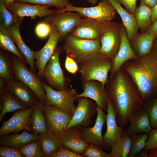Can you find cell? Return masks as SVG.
Here are the masks:
<instances>
[{
    "instance_id": "6da1fadb",
    "label": "cell",
    "mask_w": 157,
    "mask_h": 157,
    "mask_svg": "<svg viewBox=\"0 0 157 157\" xmlns=\"http://www.w3.org/2000/svg\"><path fill=\"white\" fill-rule=\"evenodd\" d=\"M106 88L117 113V123L126 126L133 113L143 108L144 104L135 84L122 67L110 76Z\"/></svg>"
},
{
    "instance_id": "7a4b0ae2",
    "label": "cell",
    "mask_w": 157,
    "mask_h": 157,
    "mask_svg": "<svg viewBox=\"0 0 157 157\" xmlns=\"http://www.w3.org/2000/svg\"><path fill=\"white\" fill-rule=\"evenodd\" d=\"M131 77L144 103L157 92V49L137 60L131 59L121 67Z\"/></svg>"
},
{
    "instance_id": "3957f363",
    "label": "cell",
    "mask_w": 157,
    "mask_h": 157,
    "mask_svg": "<svg viewBox=\"0 0 157 157\" xmlns=\"http://www.w3.org/2000/svg\"><path fill=\"white\" fill-rule=\"evenodd\" d=\"M77 63L83 83L95 80L104 85L107 84L108 73L112 66V59L101 53H95L85 57Z\"/></svg>"
},
{
    "instance_id": "277c9868",
    "label": "cell",
    "mask_w": 157,
    "mask_h": 157,
    "mask_svg": "<svg viewBox=\"0 0 157 157\" xmlns=\"http://www.w3.org/2000/svg\"><path fill=\"white\" fill-rule=\"evenodd\" d=\"M11 66L15 77L27 86L44 105L47 104L46 94L44 84L33 72L28 69L24 62L18 58H13Z\"/></svg>"
},
{
    "instance_id": "5b68a950",
    "label": "cell",
    "mask_w": 157,
    "mask_h": 157,
    "mask_svg": "<svg viewBox=\"0 0 157 157\" xmlns=\"http://www.w3.org/2000/svg\"><path fill=\"white\" fill-rule=\"evenodd\" d=\"M63 49L78 63L92 54L100 53V39L89 40L78 38L68 34L64 38Z\"/></svg>"
},
{
    "instance_id": "8992f818",
    "label": "cell",
    "mask_w": 157,
    "mask_h": 157,
    "mask_svg": "<svg viewBox=\"0 0 157 157\" xmlns=\"http://www.w3.org/2000/svg\"><path fill=\"white\" fill-rule=\"evenodd\" d=\"M43 86L46 94V105H54L72 116L76 108L74 102L78 94L76 90L67 87L58 90L46 84Z\"/></svg>"
},
{
    "instance_id": "52a82bcc",
    "label": "cell",
    "mask_w": 157,
    "mask_h": 157,
    "mask_svg": "<svg viewBox=\"0 0 157 157\" xmlns=\"http://www.w3.org/2000/svg\"><path fill=\"white\" fill-rule=\"evenodd\" d=\"M56 11V13L66 11L76 12L83 16L101 22L112 21L117 13L114 8L107 0H103L97 5L88 7L76 6L70 3L64 8Z\"/></svg>"
},
{
    "instance_id": "ba28073f",
    "label": "cell",
    "mask_w": 157,
    "mask_h": 157,
    "mask_svg": "<svg viewBox=\"0 0 157 157\" xmlns=\"http://www.w3.org/2000/svg\"><path fill=\"white\" fill-rule=\"evenodd\" d=\"M104 28L100 38V53L111 59L118 51L121 42V25L115 22H104Z\"/></svg>"
},
{
    "instance_id": "9c48e42d",
    "label": "cell",
    "mask_w": 157,
    "mask_h": 157,
    "mask_svg": "<svg viewBox=\"0 0 157 157\" xmlns=\"http://www.w3.org/2000/svg\"><path fill=\"white\" fill-rule=\"evenodd\" d=\"M76 99L78 104L75 111L64 130L75 126H89L92 123L93 116L97 113V105L94 100L84 97Z\"/></svg>"
},
{
    "instance_id": "30bf717a",
    "label": "cell",
    "mask_w": 157,
    "mask_h": 157,
    "mask_svg": "<svg viewBox=\"0 0 157 157\" xmlns=\"http://www.w3.org/2000/svg\"><path fill=\"white\" fill-rule=\"evenodd\" d=\"M83 16L74 11L56 13L46 17L44 21L54 26L60 39H64L78 24Z\"/></svg>"
},
{
    "instance_id": "8fae6325",
    "label": "cell",
    "mask_w": 157,
    "mask_h": 157,
    "mask_svg": "<svg viewBox=\"0 0 157 157\" xmlns=\"http://www.w3.org/2000/svg\"><path fill=\"white\" fill-rule=\"evenodd\" d=\"M60 53V50L56 47L45 67L43 76L49 85L58 90L67 88L66 79L59 62Z\"/></svg>"
},
{
    "instance_id": "7c38bea8",
    "label": "cell",
    "mask_w": 157,
    "mask_h": 157,
    "mask_svg": "<svg viewBox=\"0 0 157 157\" xmlns=\"http://www.w3.org/2000/svg\"><path fill=\"white\" fill-rule=\"evenodd\" d=\"M104 28V22L83 16L69 34L78 38L95 40L100 39Z\"/></svg>"
},
{
    "instance_id": "4fadbf2b",
    "label": "cell",
    "mask_w": 157,
    "mask_h": 157,
    "mask_svg": "<svg viewBox=\"0 0 157 157\" xmlns=\"http://www.w3.org/2000/svg\"><path fill=\"white\" fill-rule=\"evenodd\" d=\"M33 109L30 108L15 111L10 118L2 123L0 129V136L24 130L33 133L30 116Z\"/></svg>"
},
{
    "instance_id": "5bb4252c",
    "label": "cell",
    "mask_w": 157,
    "mask_h": 157,
    "mask_svg": "<svg viewBox=\"0 0 157 157\" xmlns=\"http://www.w3.org/2000/svg\"><path fill=\"white\" fill-rule=\"evenodd\" d=\"M106 115L107 129L104 136L105 149H111L120 138L124 131V126H118L117 113L111 100L108 97V108Z\"/></svg>"
},
{
    "instance_id": "9a60e30c",
    "label": "cell",
    "mask_w": 157,
    "mask_h": 157,
    "mask_svg": "<svg viewBox=\"0 0 157 157\" xmlns=\"http://www.w3.org/2000/svg\"><path fill=\"white\" fill-rule=\"evenodd\" d=\"M82 127L74 126L57 134L63 146L80 155L84 152L89 144L82 137Z\"/></svg>"
},
{
    "instance_id": "2e32d148",
    "label": "cell",
    "mask_w": 157,
    "mask_h": 157,
    "mask_svg": "<svg viewBox=\"0 0 157 157\" xmlns=\"http://www.w3.org/2000/svg\"><path fill=\"white\" fill-rule=\"evenodd\" d=\"M120 25V44L117 53L112 59L110 76L113 75L127 61L131 59L137 60L140 58L132 49L123 24L121 23Z\"/></svg>"
},
{
    "instance_id": "e0dca14e",
    "label": "cell",
    "mask_w": 157,
    "mask_h": 157,
    "mask_svg": "<svg viewBox=\"0 0 157 157\" xmlns=\"http://www.w3.org/2000/svg\"><path fill=\"white\" fill-rule=\"evenodd\" d=\"M49 5L31 4L14 1L7 8L11 12L20 18L30 16L33 18L47 17L55 14L56 10L50 9Z\"/></svg>"
},
{
    "instance_id": "ac0fdd59",
    "label": "cell",
    "mask_w": 157,
    "mask_h": 157,
    "mask_svg": "<svg viewBox=\"0 0 157 157\" xmlns=\"http://www.w3.org/2000/svg\"><path fill=\"white\" fill-rule=\"evenodd\" d=\"M83 83V91L78 94L77 98L81 97L89 98L94 100L97 106L104 110L107 111L108 96L105 85L100 81L95 80L89 81Z\"/></svg>"
},
{
    "instance_id": "d6986e66",
    "label": "cell",
    "mask_w": 157,
    "mask_h": 157,
    "mask_svg": "<svg viewBox=\"0 0 157 157\" xmlns=\"http://www.w3.org/2000/svg\"><path fill=\"white\" fill-rule=\"evenodd\" d=\"M44 109L48 129L56 135L64 130L72 117L53 105H44Z\"/></svg>"
},
{
    "instance_id": "ffe728a7",
    "label": "cell",
    "mask_w": 157,
    "mask_h": 157,
    "mask_svg": "<svg viewBox=\"0 0 157 157\" xmlns=\"http://www.w3.org/2000/svg\"><path fill=\"white\" fill-rule=\"evenodd\" d=\"M97 117L94 126L92 127H82V138L89 144L97 145L105 149L104 136L102 134L103 127L106 121V115L104 110L97 107Z\"/></svg>"
},
{
    "instance_id": "44dd1931",
    "label": "cell",
    "mask_w": 157,
    "mask_h": 157,
    "mask_svg": "<svg viewBox=\"0 0 157 157\" xmlns=\"http://www.w3.org/2000/svg\"><path fill=\"white\" fill-rule=\"evenodd\" d=\"M52 30L47 42L41 49L35 53L36 66L39 76L41 78L43 77L45 67L53 54L60 40L56 29L52 25Z\"/></svg>"
},
{
    "instance_id": "7402d4cb",
    "label": "cell",
    "mask_w": 157,
    "mask_h": 157,
    "mask_svg": "<svg viewBox=\"0 0 157 157\" xmlns=\"http://www.w3.org/2000/svg\"><path fill=\"white\" fill-rule=\"evenodd\" d=\"M11 92L18 98L28 108H34L40 101L33 91L22 82L13 78L4 87V91Z\"/></svg>"
},
{
    "instance_id": "603a6c76",
    "label": "cell",
    "mask_w": 157,
    "mask_h": 157,
    "mask_svg": "<svg viewBox=\"0 0 157 157\" xmlns=\"http://www.w3.org/2000/svg\"><path fill=\"white\" fill-rule=\"evenodd\" d=\"M22 19L23 18H21L18 21L6 29L20 52L25 56L27 63L30 66L31 70L35 72L34 60L35 52L25 44L20 33L19 28Z\"/></svg>"
},
{
    "instance_id": "cb8c5ba5",
    "label": "cell",
    "mask_w": 157,
    "mask_h": 157,
    "mask_svg": "<svg viewBox=\"0 0 157 157\" xmlns=\"http://www.w3.org/2000/svg\"><path fill=\"white\" fill-rule=\"evenodd\" d=\"M130 124L126 130L128 134L149 133L152 130L149 119L143 108L133 113L130 117Z\"/></svg>"
},
{
    "instance_id": "d4e9b609",
    "label": "cell",
    "mask_w": 157,
    "mask_h": 157,
    "mask_svg": "<svg viewBox=\"0 0 157 157\" xmlns=\"http://www.w3.org/2000/svg\"><path fill=\"white\" fill-rule=\"evenodd\" d=\"M113 5L122 20L130 42L138 34L139 29L134 15L124 8L118 0H107Z\"/></svg>"
},
{
    "instance_id": "484cf974",
    "label": "cell",
    "mask_w": 157,
    "mask_h": 157,
    "mask_svg": "<svg viewBox=\"0 0 157 157\" xmlns=\"http://www.w3.org/2000/svg\"><path fill=\"white\" fill-rule=\"evenodd\" d=\"M40 135L24 130L21 133L7 134L0 136V144L20 149L29 142L39 140Z\"/></svg>"
},
{
    "instance_id": "4316f807",
    "label": "cell",
    "mask_w": 157,
    "mask_h": 157,
    "mask_svg": "<svg viewBox=\"0 0 157 157\" xmlns=\"http://www.w3.org/2000/svg\"><path fill=\"white\" fill-rule=\"evenodd\" d=\"M44 105L39 101L33 108L30 116L33 133L40 135L48 131L44 112Z\"/></svg>"
},
{
    "instance_id": "83f0119b",
    "label": "cell",
    "mask_w": 157,
    "mask_h": 157,
    "mask_svg": "<svg viewBox=\"0 0 157 157\" xmlns=\"http://www.w3.org/2000/svg\"><path fill=\"white\" fill-rule=\"evenodd\" d=\"M39 140L43 157H50L62 145L57 135L49 130L41 135Z\"/></svg>"
},
{
    "instance_id": "f1b7e54d",
    "label": "cell",
    "mask_w": 157,
    "mask_h": 157,
    "mask_svg": "<svg viewBox=\"0 0 157 157\" xmlns=\"http://www.w3.org/2000/svg\"><path fill=\"white\" fill-rule=\"evenodd\" d=\"M157 36L154 33H145L137 34L133 38V45L136 53L141 57L151 51L153 41Z\"/></svg>"
},
{
    "instance_id": "f546056e",
    "label": "cell",
    "mask_w": 157,
    "mask_h": 157,
    "mask_svg": "<svg viewBox=\"0 0 157 157\" xmlns=\"http://www.w3.org/2000/svg\"><path fill=\"white\" fill-rule=\"evenodd\" d=\"M3 101L0 113V121L7 113L12 112L19 109L28 108L18 98L11 92L5 91L1 95Z\"/></svg>"
},
{
    "instance_id": "4dcf8cb0",
    "label": "cell",
    "mask_w": 157,
    "mask_h": 157,
    "mask_svg": "<svg viewBox=\"0 0 157 157\" xmlns=\"http://www.w3.org/2000/svg\"><path fill=\"white\" fill-rule=\"evenodd\" d=\"M152 8L140 3L134 13L138 26L142 33H146L151 26Z\"/></svg>"
},
{
    "instance_id": "1f68e13d",
    "label": "cell",
    "mask_w": 157,
    "mask_h": 157,
    "mask_svg": "<svg viewBox=\"0 0 157 157\" xmlns=\"http://www.w3.org/2000/svg\"><path fill=\"white\" fill-rule=\"evenodd\" d=\"M130 147V136L126 130L120 138L111 147L110 153L113 157H128Z\"/></svg>"
},
{
    "instance_id": "d6a6232c",
    "label": "cell",
    "mask_w": 157,
    "mask_h": 157,
    "mask_svg": "<svg viewBox=\"0 0 157 157\" xmlns=\"http://www.w3.org/2000/svg\"><path fill=\"white\" fill-rule=\"evenodd\" d=\"M6 28L0 26V46L1 49L12 52L24 62V58Z\"/></svg>"
},
{
    "instance_id": "836d02e7",
    "label": "cell",
    "mask_w": 157,
    "mask_h": 157,
    "mask_svg": "<svg viewBox=\"0 0 157 157\" xmlns=\"http://www.w3.org/2000/svg\"><path fill=\"white\" fill-rule=\"evenodd\" d=\"M149 133H136L130 135L131 147L128 157L137 156L145 147Z\"/></svg>"
},
{
    "instance_id": "e575fe53",
    "label": "cell",
    "mask_w": 157,
    "mask_h": 157,
    "mask_svg": "<svg viewBox=\"0 0 157 157\" xmlns=\"http://www.w3.org/2000/svg\"><path fill=\"white\" fill-rule=\"evenodd\" d=\"M0 15L1 26L6 28L9 27L18 21L21 18L8 9L3 0H0Z\"/></svg>"
},
{
    "instance_id": "d590c367",
    "label": "cell",
    "mask_w": 157,
    "mask_h": 157,
    "mask_svg": "<svg viewBox=\"0 0 157 157\" xmlns=\"http://www.w3.org/2000/svg\"><path fill=\"white\" fill-rule=\"evenodd\" d=\"M20 150L24 157H43L39 140L29 142Z\"/></svg>"
},
{
    "instance_id": "8d00e7d4",
    "label": "cell",
    "mask_w": 157,
    "mask_h": 157,
    "mask_svg": "<svg viewBox=\"0 0 157 157\" xmlns=\"http://www.w3.org/2000/svg\"><path fill=\"white\" fill-rule=\"evenodd\" d=\"M22 3L49 5L54 6L57 10L62 9L70 4L69 0H15Z\"/></svg>"
},
{
    "instance_id": "74e56055",
    "label": "cell",
    "mask_w": 157,
    "mask_h": 157,
    "mask_svg": "<svg viewBox=\"0 0 157 157\" xmlns=\"http://www.w3.org/2000/svg\"><path fill=\"white\" fill-rule=\"evenodd\" d=\"M101 148L97 145L89 144L86 149L81 155L83 157H113L110 153H106Z\"/></svg>"
},
{
    "instance_id": "f35d334b",
    "label": "cell",
    "mask_w": 157,
    "mask_h": 157,
    "mask_svg": "<svg viewBox=\"0 0 157 157\" xmlns=\"http://www.w3.org/2000/svg\"><path fill=\"white\" fill-rule=\"evenodd\" d=\"M143 108L145 110L149 119L153 129L157 128V98L151 103L144 105Z\"/></svg>"
},
{
    "instance_id": "ab89813d",
    "label": "cell",
    "mask_w": 157,
    "mask_h": 157,
    "mask_svg": "<svg viewBox=\"0 0 157 157\" xmlns=\"http://www.w3.org/2000/svg\"><path fill=\"white\" fill-rule=\"evenodd\" d=\"M0 76L7 82L13 79L8 61L4 55L1 52L0 54Z\"/></svg>"
},
{
    "instance_id": "60d3db41",
    "label": "cell",
    "mask_w": 157,
    "mask_h": 157,
    "mask_svg": "<svg viewBox=\"0 0 157 157\" xmlns=\"http://www.w3.org/2000/svg\"><path fill=\"white\" fill-rule=\"evenodd\" d=\"M52 28L51 25L44 21L39 23L36 25L35 28V32L38 37L44 38L49 36Z\"/></svg>"
},
{
    "instance_id": "b9f144b4",
    "label": "cell",
    "mask_w": 157,
    "mask_h": 157,
    "mask_svg": "<svg viewBox=\"0 0 157 157\" xmlns=\"http://www.w3.org/2000/svg\"><path fill=\"white\" fill-rule=\"evenodd\" d=\"M0 157H24L19 149L5 145L0 147Z\"/></svg>"
},
{
    "instance_id": "7bdbcfd3",
    "label": "cell",
    "mask_w": 157,
    "mask_h": 157,
    "mask_svg": "<svg viewBox=\"0 0 157 157\" xmlns=\"http://www.w3.org/2000/svg\"><path fill=\"white\" fill-rule=\"evenodd\" d=\"M151 149H157V128L153 129L149 133L146 145L142 150L148 152Z\"/></svg>"
},
{
    "instance_id": "ee69618b",
    "label": "cell",
    "mask_w": 157,
    "mask_h": 157,
    "mask_svg": "<svg viewBox=\"0 0 157 157\" xmlns=\"http://www.w3.org/2000/svg\"><path fill=\"white\" fill-rule=\"evenodd\" d=\"M50 157H83L68 148L62 145L59 151L52 155Z\"/></svg>"
},
{
    "instance_id": "f6af8a7d",
    "label": "cell",
    "mask_w": 157,
    "mask_h": 157,
    "mask_svg": "<svg viewBox=\"0 0 157 157\" xmlns=\"http://www.w3.org/2000/svg\"><path fill=\"white\" fill-rule=\"evenodd\" d=\"M65 66L67 70L72 74H75L79 70L78 63L68 53H67L66 57Z\"/></svg>"
},
{
    "instance_id": "bcb514c9",
    "label": "cell",
    "mask_w": 157,
    "mask_h": 157,
    "mask_svg": "<svg viewBox=\"0 0 157 157\" xmlns=\"http://www.w3.org/2000/svg\"><path fill=\"white\" fill-rule=\"evenodd\" d=\"M130 13L133 14L136 7L137 0H118Z\"/></svg>"
},
{
    "instance_id": "7dc6e473",
    "label": "cell",
    "mask_w": 157,
    "mask_h": 157,
    "mask_svg": "<svg viewBox=\"0 0 157 157\" xmlns=\"http://www.w3.org/2000/svg\"><path fill=\"white\" fill-rule=\"evenodd\" d=\"M146 32L157 34V19L152 23Z\"/></svg>"
},
{
    "instance_id": "c3c4849f",
    "label": "cell",
    "mask_w": 157,
    "mask_h": 157,
    "mask_svg": "<svg viewBox=\"0 0 157 157\" xmlns=\"http://www.w3.org/2000/svg\"><path fill=\"white\" fill-rule=\"evenodd\" d=\"M140 2L146 5L151 8L156 4V0H140Z\"/></svg>"
},
{
    "instance_id": "681fc988",
    "label": "cell",
    "mask_w": 157,
    "mask_h": 157,
    "mask_svg": "<svg viewBox=\"0 0 157 157\" xmlns=\"http://www.w3.org/2000/svg\"><path fill=\"white\" fill-rule=\"evenodd\" d=\"M157 19V3L152 8L151 21L153 23Z\"/></svg>"
},
{
    "instance_id": "f907efd6",
    "label": "cell",
    "mask_w": 157,
    "mask_h": 157,
    "mask_svg": "<svg viewBox=\"0 0 157 157\" xmlns=\"http://www.w3.org/2000/svg\"><path fill=\"white\" fill-rule=\"evenodd\" d=\"M149 151L147 157H157V149H151Z\"/></svg>"
},
{
    "instance_id": "816d5d0a",
    "label": "cell",
    "mask_w": 157,
    "mask_h": 157,
    "mask_svg": "<svg viewBox=\"0 0 157 157\" xmlns=\"http://www.w3.org/2000/svg\"><path fill=\"white\" fill-rule=\"evenodd\" d=\"M5 81L2 78H1L0 79V95L4 91V85Z\"/></svg>"
},
{
    "instance_id": "f5cc1de1",
    "label": "cell",
    "mask_w": 157,
    "mask_h": 157,
    "mask_svg": "<svg viewBox=\"0 0 157 157\" xmlns=\"http://www.w3.org/2000/svg\"><path fill=\"white\" fill-rule=\"evenodd\" d=\"M4 4L7 8L15 0H3Z\"/></svg>"
},
{
    "instance_id": "db71d44e",
    "label": "cell",
    "mask_w": 157,
    "mask_h": 157,
    "mask_svg": "<svg viewBox=\"0 0 157 157\" xmlns=\"http://www.w3.org/2000/svg\"><path fill=\"white\" fill-rule=\"evenodd\" d=\"M87 1L89 3L94 5L98 2L99 0H87Z\"/></svg>"
},
{
    "instance_id": "11a10c76",
    "label": "cell",
    "mask_w": 157,
    "mask_h": 157,
    "mask_svg": "<svg viewBox=\"0 0 157 157\" xmlns=\"http://www.w3.org/2000/svg\"><path fill=\"white\" fill-rule=\"evenodd\" d=\"M156 3H157V0H156Z\"/></svg>"
},
{
    "instance_id": "9f6ffc18",
    "label": "cell",
    "mask_w": 157,
    "mask_h": 157,
    "mask_svg": "<svg viewBox=\"0 0 157 157\" xmlns=\"http://www.w3.org/2000/svg\"><path fill=\"white\" fill-rule=\"evenodd\" d=\"M156 98H157V97H156Z\"/></svg>"
}]
</instances>
